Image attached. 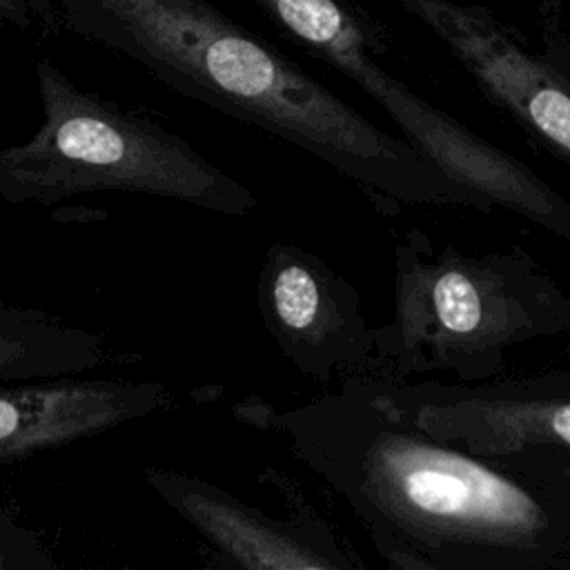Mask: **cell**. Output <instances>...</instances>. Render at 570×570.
Returning <instances> with one entry per match:
<instances>
[{"instance_id": "6da1fadb", "label": "cell", "mask_w": 570, "mask_h": 570, "mask_svg": "<svg viewBox=\"0 0 570 570\" xmlns=\"http://www.w3.org/2000/svg\"><path fill=\"white\" fill-rule=\"evenodd\" d=\"M240 423L276 432L394 570H570V485L550 448L481 456L405 421L372 372L305 403L249 396Z\"/></svg>"}, {"instance_id": "7a4b0ae2", "label": "cell", "mask_w": 570, "mask_h": 570, "mask_svg": "<svg viewBox=\"0 0 570 570\" xmlns=\"http://www.w3.org/2000/svg\"><path fill=\"white\" fill-rule=\"evenodd\" d=\"M31 7L138 62L169 89L303 149L383 214L410 205L492 212L412 142L367 120L207 0H31Z\"/></svg>"}, {"instance_id": "3957f363", "label": "cell", "mask_w": 570, "mask_h": 570, "mask_svg": "<svg viewBox=\"0 0 570 570\" xmlns=\"http://www.w3.org/2000/svg\"><path fill=\"white\" fill-rule=\"evenodd\" d=\"M392 263V314L374 327L370 372L485 383L519 345L570 343V294L523 247L465 252L410 229Z\"/></svg>"}, {"instance_id": "277c9868", "label": "cell", "mask_w": 570, "mask_h": 570, "mask_svg": "<svg viewBox=\"0 0 570 570\" xmlns=\"http://www.w3.org/2000/svg\"><path fill=\"white\" fill-rule=\"evenodd\" d=\"M42 122L0 147V198L51 205L122 191L158 196L227 216H247L256 194L156 120L80 89L53 60L36 62Z\"/></svg>"}, {"instance_id": "5b68a950", "label": "cell", "mask_w": 570, "mask_h": 570, "mask_svg": "<svg viewBox=\"0 0 570 570\" xmlns=\"http://www.w3.org/2000/svg\"><path fill=\"white\" fill-rule=\"evenodd\" d=\"M145 483L207 543L223 568L245 570H363L365 561L307 501L283 470L263 465L258 481L283 497L285 517L245 503L209 479L147 465Z\"/></svg>"}, {"instance_id": "8992f818", "label": "cell", "mask_w": 570, "mask_h": 570, "mask_svg": "<svg viewBox=\"0 0 570 570\" xmlns=\"http://www.w3.org/2000/svg\"><path fill=\"white\" fill-rule=\"evenodd\" d=\"M256 309L281 356L305 379L332 385L374 365V327L354 283L323 256L269 243L256 276Z\"/></svg>"}, {"instance_id": "52a82bcc", "label": "cell", "mask_w": 570, "mask_h": 570, "mask_svg": "<svg viewBox=\"0 0 570 570\" xmlns=\"http://www.w3.org/2000/svg\"><path fill=\"white\" fill-rule=\"evenodd\" d=\"M387 403L425 434L481 456L570 450V394L532 376L485 383L394 381L372 372Z\"/></svg>"}, {"instance_id": "ba28073f", "label": "cell", "mask_w": 570, "mask_h": 570, "mask_svg": "<svg viewBox=\"0 0 570 570\" xmlns=\"http://www.w3.org/2000/svg\"><path fill=\"white\" fill-rule=\"evenodd\" d=\"M461 62L479 89L570 165V76L525 51L485 9L399 0Z\"/></svg>"}, {"instance_id": "9c48e42d", "label": "cell", "mask_w": 570, "mask_h": 570, "mask_svg": "<svg viewBox=\"0 0 570 570\" xmlns=\"http://www.w3.org/2000/svg\"><path fill=\"white\" fill-rule=\"evenodd\" d=\"M171 405L174 390L160 381L82 374L0 381V463L105 434Z\"/></svg>"}, {"instance_id": "30bf717a", "label": "cell", "mask_w": 570, "mask_h": 570, "mask_svg": "<svg viewBox=\"0 0 570 570\" xmlns=\"http://www.w3.org/2000/svg\"><path fill=\"white\" fill-rule=\"evenodd\" d=\"M109 361L105 338L31 307L0 318V381L78 376Z\"/></svg>"}, {"instance_id": "8fae6325", "label": "cell", "mask_w": 570, "mask_h": 570, "mask_svg": "<svg viewBox=\"0 0 570 570\" xmlns=\"http://www.w3.org/2000/svg\"><path fill=\"white\" fill-rule=\"evenodd\" d=\"M45 537L0 508V570H60Z\"/></svg>"}, {"instance_id": "7c38bea8", "label": "cell", "mask_w": 570, "mask_h": 570, "mask_svg": "<svg viewBox=\"0 0 570 570\" xmlns=\"http://www.w3.org/2000/svg\"><path fill=\"white\" fill-rule=\"evenodd\" d=\"M33 18L31 0H0V29H27Z\"/></svg>"}, {"instance_id": "4fadbf2b", "label": "cell", "mask_w": 570, "mask_h": 570, "mask_svg": "<svg viewBox=\"0 0 570 570\" xmlns=\"http://www.w3.org/2000/svg\"><path fill=\"white\" fill-rule=\"evenodd\" d=\"M537 379L554 390H561V392H568L570 394V370H557V372H543V374H537Z\"/></svg>"}, {"instance_id": "5bb4252c", "label": "cell", "mask_w": 570, "mask_h": 570, "mask_svg": "<svg viewBox=\"0 0 570 570\" xmlns=\"http://www.w3.org/2000/svg\"><path fill=\"white\" fill-rule=\"evenodd\" d=\"M552 454H554V461H557L566 483L570 485V450H552Z\"/></svg>"}, {"instance_id": "9a60e30c", "label": "cell", "mask_w": 570, "mask_h": 570, "mask_svg": "<svg viewBox=\"0 0 570 570\" xmlns=\"http://www.w3.org/2000/svg\"><path fill=\"white\" fill-rule=\"evenodd\" d=\"M13 305H0V318L4 316V314H9V309H11Z\"/></svg>"}]
</instances>
